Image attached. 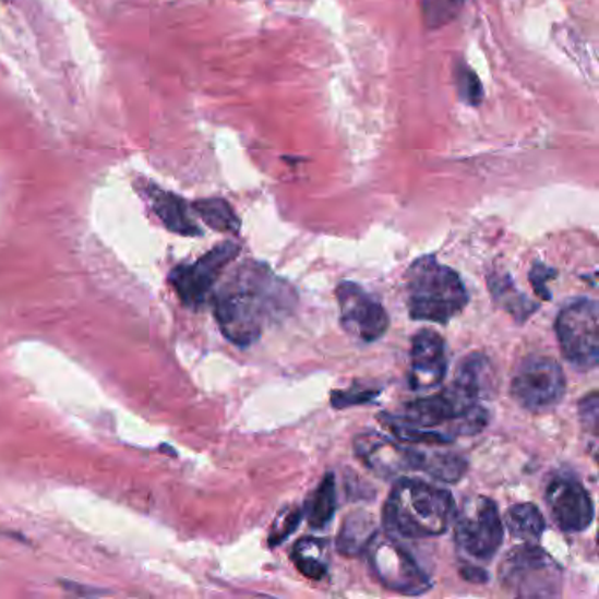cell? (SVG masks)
I'll use <instances>...</instances> for the list:
<instances>
[{
  "instance_id": "1",
  "label": "cell",
  "mask_w": 599,
  "mask_h": 599,
  "mask_svg": "<svg viewBox=\"0 0 599 599\" xmlns=\"http://www.w3.org/2000/svg\"><path fill=\"white\" fill-rule=\"evenodd\" d=\"M292 304L293 290L257 261L239 264L213 296L218 327L238 347L257 342L264 327Z\"/></svg>"
},
{
  "instance_id": "2",
  "label": "cell",
  "mask_w": 599,
  "mask_h": 599,
  "mask_svg": "<svg viewBox=\"0 0 599 599\" xmlns=\"http://www.w3.org/2000/svg\"><path fill=\"white\" fill-rule=\"evenodd\" d=\"M454 514V498L446 489L419 478H402L383 506V526L394 537L408 540L440 537Z\"/></svg>"
},
{
  "instance_id": "3",
  "label": "cell",
  "mask_w": 599,
  "mask_h": 599,
  "mask_svg": "<svg viewBox=\"0 0 599 599\" xmlns=\"http://www.w3.org/2000/svg\"><path fill=\"white\" fill-rule=\"evenodd\" d=\"M408 311L414 321L446 324L468 304L459 273L438 262L434 255L417 259L406 273Z\"/></svg>"
},
{
  "instance_id": "4",
  "label": "cell",
  "mask_w": 599,
  "mask_h": 599,
  "mask_svg": "<svg viewBox=\"0 0 599 599\" xmlns=\"http://www.w3.org/2000/svg\"><path fill=\"white\" fill-rule=\"evenodd\" d=\"M396 419L420 429L446 424L454 436H471L489 424V411L451 385L443 393L420 397L403 406L402 415Z\"/></svg>"
},
{
  "instance_id": "5",
  "label": "cell",
  "mask_w": 599,
  "mask_h": 599,
  "mask_svg": "<svg viewBox=\"0 0 599 599\" xmlns=\"http://www.w3.org/2000/svg\"><path fill=\"white\" fill-rule=\"evenodd\" d=\"M500 580L506 589L524 598H555L561 595L563 573L546 550L526 543L505 555Z\"/></svg>"
},
{
  "instance_id": "6",
  "label": "cell",
  "mask_w": 599,
  "mask_h": 599,
  "mask_svg": "<svg viewBox=\"0 0 599 599\" xmlns=\"http://www.w3.org/2000/svg\"><path fill=\"white\" fill-rule=\"evenodd\" d=\"M555 333L564 359L577 370H595L599 361V310L592 299H575L559 311Z\"/></svg>"
},
{
  "instance_id": "7",
  "label": "cell",
  "mask_w": 599,
  "mask_h": 599,
  "mask_svg": "<svg viewBox=\"0 0 599 599\" xmlns=\"http://www.w3.org/2000/svg\"><path fill=\"white\" fill-rule=\"evenodd\" d=\"M505 537L500 510L489 498L475 496L466 501L455 520V540L469 558L489 563L498 554Z\"/></svg>"
},
{
  "instance_id": "8",
  "label": "cell",
  "mask_w": 599,
  "mask_h": 599,
  "mask_svg": "<svg viewBox=\"0 0 599 599\" xmlns=\"http://www.w3.org/2000/svg\"><path fill=\"white\" fill-rule=\"evenodd\" d=\"M512 397L524 410L546 411L563 402L566 379L552 357H527L512 379Z\"/></svg>"
},
{
  "instance_id": "9",
  "label": "cell",
  "mask_w": 599,
  "mask_h": 599,
  "mask_svg": "<svg viewBox=\"0 0 599 599\" xmlns=\"http://www.w3.org/2000/svg\"><path fill=\"white\" fill-rule=\"evenodd\" d=\"M239 244L224 241L194 264H181L169 273V284L176 296L189 308H201L217 285L221 273L238 257Z\"/></svg>"
},
{
  "instance_id": "10",
  "label": "cell",
  "mask_w": 599,
  "mask_h": 599,
  "mask_svg": "<svg viewBox=\"0 0 599 599\" xmlns=\"http://www.w3.org/2000/svg\"><path fill=\"white\" fill-rule=\"evenodd\" d=\"M366 552L374 575L388 589L410 596L424 595L431 589L428 573L393 538L374 535Z\"/></svg>"
},
{
  "instance_id": "11",
  "label": "cell",
  "mask_w": 599,
  "mask_h": 599,
  "mask_svg": "<svg viewBox=\"0 0 599 599\" xmlns=\"http://www.w3.org/2000/svg\"><path fill=\"white\" fill-rule=\"evenodd\" d=\"M336 298L342 311L343 330L351 336L371 343L387 333V311L373 296L366 292L361 285L343 281L336 289Z\"/></svg>"
},
{
  "instance_id": "12",
  "label": "cell",
  "mask_w": 599,
  "mask_h": 599,
  "mask_svg": "<svg viewBox=\"0 0 599 599\" xmlns=\"http://www.w3.org/2000/svg\"><path fill=\"white\" fill-rule=\"evenodd\" d=\"M546 500L550 515L563 531H586L595 520V503L575 477L558 475L552 478L547 486Z\"/></svg>"
},
{
  "instance_id": "13",
  "label": "cell",
  "mask_w": 599,
  "mask_h": 599,
  "mask_svg": "<svg viewBox=\"0 0 599 599\" xmlns=\"http://www.w3.org/2000/svg\"><path fill=\"white\" fill-rule=\"evenodd\" d=\"M354 451L364 466L382 478L396 477L405 471H422L424 452L411 446L397 445L379 433L359 434Z\"/></svg>"
},
{
  "instance_id": "14",
  "label": "cell",
  "mask_w": 599,
  "mask_h": 599,
  "mask_svg": "<svg viewBox=\"0 0 599 599\" xmlns=\"http://www.w3.org/2000/svg\"><path fill=\"white\" fill-rule=\"evenodd\" d=\"M445 374V342L434 331H420L411 342L410 387L429 391L442 385Z\"/></svg>"
},
{
  "instance_id": "15",
  "label": "cell",
  "mask_w": 599,
  "mask_h": 599,
  "mask_svg": "<svg viewBox=\"0 0 599 599\" xmlns=\"http://www.w3.org/2000/svg\"><path fill=\"white\" fill-rule=\"evenodd\" d=\"M143 192L158 220L163 221L167 230L180 236H203V230L190 215L189 204L180 195L167 192L157 185H145Z\"/></svg>"
},
{
  "instance_id": "16",
  "label": "cell",
  "mask_w": 599,
  "mask_h": 599,
  "mask_svg": "<svg viewBox=\"0 0 599 599\" xmlns=\"http://www.w3.org/2000/svg\"><path fill=\"white\" fill-rule=\"evenodd\" d=\"M452 385L469 399L480 403V399L491 396L494 388V371L491 362L482 354H471L460 362Z\"/></svg>"
},
{
  "instance_id": "17",
  "label": "cell",
  "mask_w": 599,
  "mask_h": 599,
  "mask_svg": "<svg viewBox=\"0 0 599 599\" xmlns=\"http://www.w3.org/2000/svg\"><path fill=\"white\" fill-rule=\"evenodd\" d=\"M489 289H491L492 298L500 304L506 313L514 316L515 321L524 322L538 310L537 302H532L527 298L526 293L517 289L514 279L510 278L506 273H498V275L489 276L487 279Z\"/></svg>"
},
{
  "instance_id": "18",
  "label": "cell",
  "mask_w": 599,
  "mask_h": 599,
  "mask_svg": "<svg viewBox=\"0 0 599 599\" xmlns=\"http://www.w3.org/2000/svg\"><path fill=\"white\" fill-rule=\"evenodd\" d=\"M374 535H376V527H374L373 518L370 517V514L357 512V514H351L343 523L336 546H338L342 554L356 558V555L366 552Z\"/></svg>"
},
{
  "instance_id": "19",
  "label": "cell",
  "mask_w": 599,
  "mask_h": 599,
  "mask_svg": "<svg viewBox=\"0 0 599 599\" xmlns=\"http://www.w3.org/2000/svg\"><path fill=\"white\" fill-rule=\"evenodd\" d=\"M510 535L526 543H537L546 532V518L532 503H518L505 515Z\"/></svg>"
},
{
  "instance_id": "20",
  "label": "cell",
  "mask_w": 599,
  "mask_h": 599,
  "mask_svg": "<svg viewBox=\"0 0 599 599\" xmlns=\"http://www.w3.org/2000/svg\"><path fill=\"white\" fill-rule=\"evenodd\" d=\"M192 209L209 229L229 232V235H238L241 229V221L226 199H201L192 204Z\"/></svg>"
},
{
  "instance_id": "21",
  "label": "cell",
  "mask_w": 599,
  "mask_h": 599,
  "mask_svg": "<svg viewBox=\"0 0 599 599\" xmlns=\"http://www.w3.org/2000/svg\"><path fill=\"white\" fill-rule=\"evenodd\" d=\"M327 543L319 538H302L292 549V563L296 568L311 580H321L327 573V561H325Z\"/></svg>"
},
{
  "instance_id": "22",
  "label": "cell",
  "mask_w": 599,
  "mask_h": 599,
  "mask_svg": "<svg viewBox=\"0 0 599 599\" xmlns=\"http://www.w3.org/2000/svg\"><path fill=\"white\" fill-rule=\"evenodd\" d=\"M336 514V482L334 474L322 478L321 486L316 487L315 494L308 503V524L311 529H327Z\"/></svg>"
},
{
  "instance_id": "23",
  "label": "cell",
  "mask_w": 599,
  "mask_h": 599,
  "mask_svg": "<svg viewBox=\"0 0 599 599\" xmlns=\"http://www.w3.org/2000/svg\"><path fill=\"white\" fill-rule=\"evenodd\" d=\"M468 463L460 455L451 452H424V465L422 471L436 478L440 482L455 483L465 477Z\"/></svg>"
},
{
  "instance_id": "24",
  "label": "cell",
  "mask_w": 599,
  "mask_h": 599,
  "mask_svg": "<svg viewBox=\"0 0 599 599\" xmlns=\"http://www.w3.org/2000/svg\"><path fill=\"white\" fill-rule=\"evenodd\" d=\"M454 80L457 94H459L463 103L469 104V106L482 104L486 94H483L482 82H480V77L477 76L474 69L457 60L454 68Z\"/></svg>"
},
{
  "instance_id": "25",
  "label": "cell",
  "mask_w": 599,
  "mask_h": 599,
  "mask_svg": "<svg viewBox=\"0 0 599 599\" xmlns=\"http://www.w3.org/2000/svg\"><path fill=\"white\" fill-rule=\"evenodd\" d=\"M465 0H426V19L431 27H440L454 19Z\"/></svg>"
},
{
  "instance_id": "26",
  "label": "cell",
  "mask_w": 599,
  "mask_h": 599,
  "mask_svg": "<svg viewBox=\"0 0 599 599\" xmlns=\"http://www.w3.org/2000/svg\"><path fill=\"white\" fill-rule=\"evenodd\" d=\"M380 394V388H347V391H336L331 394V405L338 410L350 408V406L368 405V403L376 399Z\"/></svg>"
},
{
  "instance_id": "27",
  "label": "cell",
  "mask_w": 599,
  "mask_h": 599,
  "mask_svg": "<svg viewBox=\"0 0 599 599\" xmlns=\"http://www.w3.org/2000/svg\"><path fill=\"white\" fill-rule=\"evenodd\" d=\"M302 512L299 508L289 510L276 518L271 527L269 547H278L296 531V527L301 523Z\"/></svg>"
},
{
  "instance_id": "28",
  "label": "cell",
  "mask_w": 599,
  "mask_h": 599,
  "mask_svg": "<svg viewBox=\"0 0 599 599\" xmlns=\"http://www.w3.org/2000/svg\"><path fill=\"white\" fill-rule=\"evenodd\" d=\"M578 414H580V422L584 429L596 438L599 428V399L596 391L582 399L580 405H578Z\"/></svg>"
},
{
  "instance_id": "29",
  "label": "cell",
  "mask_w": 599,
  "mask_h": 599,
  "mask_svg": "<svg viewBox=\"0 0 599 599\" xmlns=\"http://www.w3.org/2000/svg\"><path fill=\"white\" fill-rule=\"evenodd\" d=\"M555 275H558L555 269L546 266V264H541V262H537V264L532 266L531 273H529L535 292H537L541 299H546V301H549V299L552 298L549 292V287H547V281H549V279H554Z\"/></svg>"
},
{
  "instance_id": "30",
  "label": "cell",
  "mask_w": 599,
  "mask_h": 599,
  "mask_svg": "<svg viewBox=\"0 0 599 599\" xmlns=\"http://www.w3.org/2000/svg\"><path fill=\"white\" fill-rule=\"evenodd\" d=\"M460 575L468 582H475V584H482V582H486L487 578H489L483 570L471 566V564H469V566H463V568H460Z\"/></svg>"
},
{
  "instance_id": "31",
  "label": "cell",
  "mask_w": 599,
  "mask_h": 599,
  "mask_svg": "<svg viewBox=\"0 0 599 599\" xmlns=\"http://www.w3.org/2000/svg\"><path fill=\"white\" fill-rule=\"evenodd\" d=\"M0 2H11V0H0Z\"/></svg>"
}]
</instances>
